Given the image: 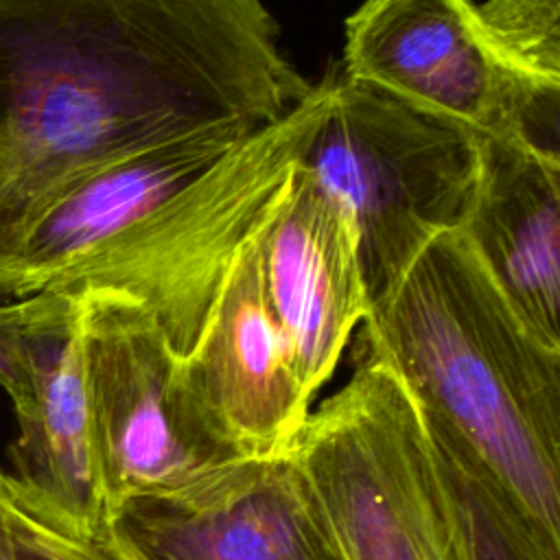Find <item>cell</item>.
<instances>
[{
  "label": "cell",
  "instance_id": "obj_12",
  "mask_svg": "<svg viewBox=\"0 0 560 560\" xmlns=\"http://www.w3.org/2000/svg\"><path fill=\"white\" fill-rule=\"evenodd\" d=\"M269 311L308 402L332 376L370 295L348 214L295 164L260 230Z\"/></svg>",
  "mask_w": 560,
  "mask_h": 560
},
{
  "label": "cell",
  "instance_id": "obj_1",
  "mask_svg": "<svg viewBox=\"0 0 560 560\" xmlns=\"http://www.w3.org/2000/svg\"><path fill=\"white\" fill-rule=\"evenodd\" d=\"M313 88L262 0H0V247L83 171L221 122L269 125Z\"/></svg>",
  "mask_w": 560,
  "mask_h": 560
},
{
  "label": "cell",
  "instance_id": "obj_2",
  "mask_svg": "<svg viewBox=\"0 0 560 560\" xmlns=\"http://www.w3.org/2000/svg\"><path fill=\"white\" fill-rule=\"evenodd\" d=\"M357 350L405 381L525 558L560 560V348L525 324L459 230L370 302Z\"/></svg>",
  "mask_w": 560,
  "mask_h": 560
},
{
  "label": "cell",
  "instance_id": "obj_5",
  "mask_svg": "<svg viewBox=\"0 0 560 560\" xmlns=\"http://www.w3.org/2000/svg\"><path fill=\"white\" fill-rule=\"evenodd\" d=\"M298 166L350 219L370 302L440 234L477 184V136L335 74Z\"/></svg>",
  "mask_w": 560,
  "mask_h": 560
},
{
  "label": "cell",
  "instance_id": "obj_15",
  "mask_svg": "<svg viewBox=\"0 0 560 560\" xmlns=\"http://www.w3.org/2000/svg\"><path fill=\"white\" fill-rule=\"evenodd\" d=\"M0 523L13 560H96L85 532L46 497L2 470Z\"/></svg>",
  "mask_w": 560,
  "mask_h": 560
},
{
  "label": "cell",
  "instance_id": "obj_10",
  "mask_svg": "<svg viewBox=\"0 0 560 560\" xmlns=\"http://www.w3.org/2000/svg\"><path fill=\"white\" fill-rule=\"evenodd\" d=\"M260 230L232 262L199 339L175 359L186 407L230 459L289 453L313 409L265 298Z\"/></svg>",
  "mask_w": 560,
  "mask_h": 560
},
{
  "label": "cell",
  "instance_id": "obj_6",
  "mask_svg": "<svg viewBox=\"0 0 560 560\" xmlns=\"http://www.w3.org/2000/svg\"><path fill=\"white\" fill-rule=\"evenodd\" d=\"M343 77L475 136L560 162V88L505 66L472 0H363L346 20Z\"/></svg>",
  "mask_w": 560,
  "mask_h": 560
},
{
  "label": "cell",
  "instance_id": "obj_8",
  "mask_svg": "<svg viewBox=\"0 0 560 560\" xmlns=\"http://www.w3.org/2000/svg\"><path fill=\"white\" fill-rule=\"evenodd\" d=\"M77 293L92 455L107 518L122 499L230 457L186 407L177 357L158 324L118 295Z\"/></svg>",
  "mask_w": 560,
  "mask_h": 560
},
{
  "label": "cell",
  "instance_id": "obj_4",
  "mask_svg": "<svg viewBox=\"0 0 560 560\" xmlns=\"http://www.w3.org/2000/svg\"><path fill=\"white\" fill-rule=\"evenodd\" d=\"M332 77L247 133L192 182L88 256L59 287L142 308L179 359L199 339L243 245L262 228L315 133Z\"/></svg>",
  "mask_w": 560,
  "mask_h": 560
},
{
  "label": "cell",
  "instance_id": "obj_17",
  "mask_svg": "<svg viewBox=\"0 0 560 560\" xmlns=\"http://www.w3.org/2000/svg\"><path fill=\"white\" fill-rule=\"evenodd\" d=\"M0 560H13L11 545H9V538H7V532H4L2 523H0Z\"/></svg>",
  "mask_w": 560,
  "mask_h": 560
},
{
  "label": "cell",
  "instance_id": "obj_9",
  "mask_svg": "<svg viewBox=\"0 0 560 560\" xmlns=\"http://www.w3.org/2000/svg\"><path fill=\"white\" fill-rule=\"evenodd\" d=\"M0 389L18 420V440L9 446L13 477L96 536L105 510L92 455L77 291L46 289L0 304Z\"/></svg>",
  "mask_w": 560,
  "mask_h": 560
},
{
  "label": "cell",
  "instance_id": "obj_11",
  "mask_svg": "<svg viewBox=\"0 0 560 560\" xmlns=\"http://www.w3.org/2000/svg\"><path fill=\"white\" fill-rule=\"evenodd\" d=\"M258 127L221 122L109 158L48 195L0 247V298L59 287L88 256L142 219Z\"/></svg>",
  "mask_w": 560,
  "mask_h": 560
},
{
  "label": "cell",
  "instance_id": "obj_16",
  "mask_svg": "<svg viewBox=\"0 0 560 560\" xmlns=\"http://www.w3.org/2000/svg\"><path fill=\"white\" fill-rule=\"evenodd\" d=\"M462 488H464V492L468 497V505H470L472 521H475V536H477L479 560H527L525 553L510 538V534L492 516V512L464 486V481H462Z\"/></svg>",
  "mask_w": 560,
  "mask_h": 560
},
{
  "label": "cell",
  "instance_id": "obj_7",
  "mask_svg": "<svg viewBox=\"0 0 560 560\" xmlns=\"http://www.w3.org/2000/svg\"><path fill=\"white\" fill-rule=\"evenodd\" d=\"M88 540L96 560H350L291 451L131 494Z\"/></svg>",
  "mask_w": 560,
  "mask_h": 560
},
{
  "label": "cell",
  "instance_id": "obj_14",
  "mask_svg": "<svg viewBox=\"0 0 560 560\" xmlns=\"http://www.w3.org/2000/svg\"><path fill=\"white\" fill-rule=\"evenodd\" d=\"M479 28L516 74L560 88V0L475 2Z\"/></svg>",
  "mask_w": 560,
  "mask_h": 560
},
{
  "label": "cell",
  "instance_id": "obj_13",
  "mask_svg": "<svg viewBox=\"0 0 560 560\" xmlns=\"http://www.w3.org/2000/svg\"><path fill=\"white\" fill-rule=\"evenodd\" d=\"M477 151L459 232L525 324L560 348V162L497 136H477Z\"/></svg>",
  "mask_w": 560,
  "mask_h": 560
},
{
  "label": "cell",
  "instance_id": "obj_3",
  "mask_svg": "<svg viewBox=\"0 0 560 560\" xmlns=\"http://www.w3.org/2000/svg\"><path fill=\"white\" fill-rule=\"evenodd\" d=\"M291 455L350 560H479L459 477L405 381L359 352Z\"/></svg>",
  "mask_w": 560,
  "mask_h": 560
}]
</instances>
